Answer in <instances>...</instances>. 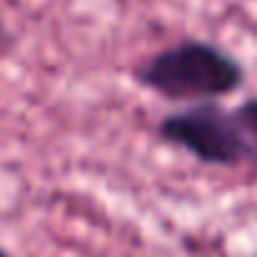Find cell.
I'll return each instance as SVG.
<instances>
[{"mask_svg": "<svg viewBox=\"0 0 257 257\" xmlns=\"http://www.w3.org/2000/svg\"><path fill=\"white\" fill-rule=\"evenodd\" d=\"M133 78L170 102L200 105L237 92L247 80V70L230 50L210 40L185 38L138 63Z\"/></svg>", "mask_w": 257, "mask_h": 257, "instance_id": "cell-1", "label": "cell"}, {"mask_svg": "<svg viewBox=\"0 0 257 257\" xmlns=\"http://www.w3.org/2000/svg\"><path fill=\"white\" fill-rule=\"evenodd\" d=\"M158 138L210 168H237L252 160L247 138L232 110L220 102L187 105L158 120Z\"/></svg>", "mask_w": 257, "mask_h": 257, "instance_id": "cell-2", "label": "cell"}, {"mask_svg": "<svg viewBox=\"0 0 257 257\" xmlns=\"http://www.w3.org/2000/svg\"><path fill=\"white\" fill-rule=\"evenodd\" d=\"M232 112H235V117H237V122H240V127H242V133L247 138L250 155L257 163V95L242 100L237 107H232Z\"/></svg>", "mask_w": 257, "mask_h": 257, "instance_id": "cell-3", "label": "cell"}, {"mask_svg": "<svg viewBox=\"0 0 257 257\" xmlns=\"http://www.w3.org/2000/svg\"><path fill=\"white\" fill-rule=\"evenodd\" d=\"M0 257H13V255H10L8 250H3V247H0Z\"/></svg>", "mask_w": 257, "mask_h": 257, "instance_id": "cell-4", "label": "cell"}]
</instances>
